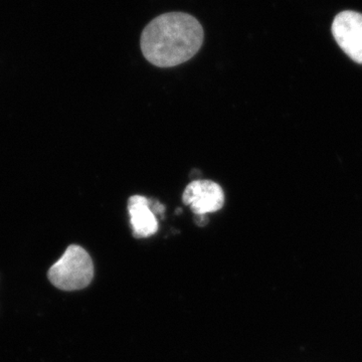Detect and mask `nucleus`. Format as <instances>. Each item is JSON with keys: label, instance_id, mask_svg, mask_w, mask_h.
<instances>
[{"label": "nucleus", "instance_id": "1", "mask_svg": "<svg viewBox=\"0 0 362 362\" xmlns=\"http://www.w3.org/2000/svg\"><path fill=\"white\" fill-rule=\"evenodd\" d=\"M204 28L194 16L168 13L150 21L141 35L145 59L159 68L181 65L194 58L204 42Z\"/></svg>", "mask_w": 362, "mask_h": 362}, {"label": "nucleus", "instance_id": "2", "mask_svg": "<svg viewBox=\"0 0 362 362\" xmlns=\"http://www.w3.org/2000/svg\"><path fill=\"white\" fill-rule=\"evenodd\" d=\"M94 277V264L90 255L78 245H71L47 272L54 287L63 291H76L88 287Z\"/></svg>", "mask_w": 362, "mask_h": 362}, {"label": "nucleus", "instance_id": "3", "mask_svg": "<svg viewBox=\"0 0 362 362\" xmlns=\"http://www.w3.org/2000/svg\"><path fill=\"white\" fill-rule=\"evenodd\" d=\"M331 30L342 51L362 65V14L351 11L338 13Z\"/></svg>", "mask_w": 362, "mask_h": 362}, {"label": "nucleus", "instance_id": "4", "mask_svg": "<svg viewBox=\"0 0 362 362\" xmlns=\"http://www.w3.org/2000/svg\"><path fill=\"white\" fill-rule=\"evenodd\" d=\"M182 201L195 216H206L220 211L223 206L225 192L221 185L214 181L194 180L185 188Z\"/></svg>", "mask_w": 362, "mask_h": 362}, {"label": "nucleus", "instance_id": "5", "mask_svg": "<svg viewBox=\"0 0 362 362\" xmlns=\"http://www.w3.org/2000/svg\"><path fill=\"white\" fill-rule=\"evenodd\" d=\"M128 211L133 228V235L144 239L158 230V221L152 207V202L142 195H133L128 201Z\"/></svg>", "mask_w": 362, "mask_h": 362}, {"label": "nucleus", "instance_id": "6", "mask_svg": "<svg viewBox=\"0 0 362 362\" xmlns=\"http://www.w3.org/2000/svg\"><path fill=\"white\" fill-rule=\"evenodd\" d=\"M197 223L199 226H204L207 223L206 216H197Z\"/></svg>", "mask_w": 362, "mask_h": 362}]
</instances>
